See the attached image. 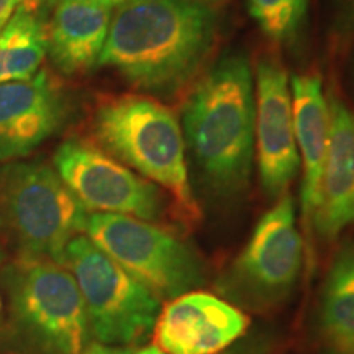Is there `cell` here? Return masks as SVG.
Listing matches in <instances>:
<instances>
[{
    "label": "cell",
    "instance_id": "1",
    "mask_svg": "<svg viewBox=\"0 0 354 354\" xmlns=\"http://www.w3.org/2000/svg\"><path fill=\"white\" fill-rule=\"evenodd\" d=\"M218 19L196 0H133L112 15L99 66L145 92L171 95L210 56Z\"/></svg>",
    "mask_w": 354,
    "mask_h": 354
},
{
    "label": "cell",
    "instance_id": "2",
    "mask_svg": "<svg viewBox=\"0 0 354 354\" xmlns=\"http://www.w3.org/2000/svg\"><path fill=\"white\" fill-rule=\"evenodd\" d=\"M183 125L207 184L220 196L241 192L256 151L254 77L245 55H225L203 74L185 100Z\"/></svg>",
    "mask_w": 354,
    "mask_h": 354
},
{
    "label": "cell",
    "instance_id": "3",
    "mask_svg": "<svg viewBox=\"0 0 354 354\" xmlns=\"http://www.w3.org/2000/svg\"><path fill=\"white\" fill-rule=\"evenodd\" d=\"M94 133L102 149L161 185L189 221L201 218L185 165V140L174 113L143 95L104 100L94 115Z\"/></svg>",
    "mask_w": 354,
    "mask_h": 354
},
{
    "label": "cell",
    "instance_id": "4",
    "mask_svg": "<svg viewBox=\"0 0 354 354\" xmlns=\"http://www.w3.org/2000/svg\"><path fill=\"white\" fill-rule=\"evenodd\" d=\"M10 328L32 354H79L91 336L76 279L63 264L19 258L0 272Z\"/></svg>",
    "mask_w": 354,
    "mask_h": 354
},
{
    "label": "cell",
    "instance_id": "5",
    "mask_svg": "<svg viewBox=\"0 0 354 354\" xmlns=\"http://www.w3.org/2000/svg\"><path fill=\"white\" fill-rule=\"evenodd\" d=\"M88 212L43 161H12L0 166V233L19 258L63 264L73 238L84 233Z\"/></svg>",
    "mask_w": 354,
    "mask_h": 354
},
{
    "label": "cell",
    "instance_id": "6",
    "mask_svg": "<svg viewBox=\"0 0 354 354\" xmlns=\"http://www.w3.org/2000/svg\"><path fill=\"white\" fill-rule=\"evenodd\" d=\"M63 266L76 279L88 328L97 342L130 346L151 335L161 312V300L87 236L79 234L69 241Z\"/></svg>",
    "mask_w": 354,
    "mask_h": 354
},
{
    "label": "cell",
    "instance_id": "7",
    "mask_svg": "<svg viewBox=\"0 0 354 354\" xmlns=\"http://www.w3.org/2000/svg\"><path fill=\"white\" fill-rule=\"evenodd\" d=\"M84 233L159 300L179 297L203 282L198 256L183 240L149 221L88 214Z\"/></svg>",
    "mask_w": 354,
    "mask_h": 354
},
{
    "label": "cell",
    "instance_id": "8",
    "mask_svg": "<svg viewBox=\"0 0 354 354\" xmlns=\"http://www.w3.org/2000/svg\"><path fill=\"white\" fill-rule=\"evenodd\" d=\"M304 264V241L289 192L279 197L256 223L250 241L233 261L225 290L250 307L286 299Z\"/></svg>",
    "mask_w": 354,
    "mask_h": 354
},
{
    "label": "cell",
    "instance_id": "9",
    "mask_svg": "<svg viewBox=\"0 0 354 354\" xmlns=\"http://www.w3.org/2000/svg\"><path fill=\"white\" fill-rule=\"evenodd\" d=\"M55 169L86 210L156 220L162 194L156 184L131 172L99 146L64 141L55 153Z\"/></svg>",
    "mask_w": 354,
    "mask_h": 354
},
{
    "label": "cell",
    "instance_id": "10",
    "mask_svg": "<svg viewBox=\"0 0 354 354\" xmlns=\"http://www.w3.org/2000/svg\"><path fill=\"white\" fill-rule=\"evenodd\" d=\"M254 97V146L259 179L266 196L277 201L287 194L297 176L300 156L289 76L276 57L263 56L256 64Z\"/></svg>",
    "mask_w": 354,
    "mask_h": 354
},
{
    "label": "cell",
    "instance_id": "11",
    "mask_svg": "<svg viewBox=\"0 0 354 354\" xmlns=\"http://www.w3.org/2000/svg\"><path fill=\"white\" fill-rule=\"evenodd\" d=\"M68 118L64 88L48 69L0 86V165L19 161L50 140Z\"/></svg>",
    "mask_w": 354,
    "mask_h": 354
},
{
    "label": "cell",
    "instance_id": "12",
    "mask_svg": "<svg viewBox=\"0 0 354 354\" xmlns=\"http://www.w3.org/2000/svg\"><path fill=\"white\" fill-rule=\"evenodd\" d=\"M250 318L205 292H187L161 307L154 342L166 354H218L246 333Z\"/></svg>",
    "mask_w": 354,
    "mask_h": 354
},
{
    "label": "cell",
    "instance_id": "13",
    "mask_svg": "<svg viewBox=\"0 0 354 354\" xmlns=\"http://www.w3.org/2000/svg\"><path fill=\"white\" fill-rule=\"evenodd\" d=\"M330 140L312 218L323 241H335L354 221V112L330 97Z\"/></svg>",
    "mask_w": 354,
    "mask_h": 354
},
{
    "label": "cell",
    "instance_id": "14",
    "mask_svg": "<svg viewBox=\"0 0 354 354\" xmlns=\"http://www.w3.org/2000/svg\"><path fill=\"white\" fill-rule=\"evenodd\" d=\"M46 13V56L63 74L86 73L99 63L112 8L86 0H41Z\"/></svg>",
    "mask_w": 354,
    "mask_h": 354
},
{
    "label": "cell",
    "instance_id": "15",
    "mask_svg": "<svg viewBox=\"0 0 354 354\" xmlns=\"http://www.w3.org/2000/svg\"><path fill=\"white\" fill-rule=\"evenodd\" d=\"M294 130L300 162L304 165V184L300 196L302 223L312 236V218L318 201L323 166L330 140V105L323 91L322 77L315 73L294 74L290 79Z\"/></svg>",
    "mask_w": 354,
    "mask_h": 354
},
{
    "label": "cell",
    "instance_id": "16",
    "mask_svg": "<svg viewBox=\"0 0 354 354\" xmlns=\"http://www.w3.org/2000/svg\"><path fill=\"white\" fill-rule=\"evenodd\" d=\"M46 51V7L26 0L0 32V86L33 77Z\"/></svg>",
    "mask_w": 354,
    "mask_h": 354
},
{
    "label": "cell",
    "instance_id": "17",
    "mask_svg": "<svg viewBox=\"0 0 354 354\" xmlns=\"http://www.w3.org/2000/svg\"><path fill=\"white\" fill-rule=\"evenodd\" d=\"M320 328L336 354H354V241L342 248L323 286Z\"/></svg>",
    "mask_w": 354,
    "mask_h": 354
},
{
    "label": "cell",
    "instance_id": "18",
    "mask_svg": "<svg viewBox=\"0 0 354 354\" xmlns=\"http://www.w3.org/2000/svg\"><path fill=\"white\" fill-rule=\"evenodd\" d=\"M248 12L266 37L276 43H290L299 37L310 0H246Z\"/></svg>",
    "mask_w": 354,
    "mask_h": 354
},
{
    "label": "cell",
    "instance_id": "19",
    "mask_svg": "<svg viewBox=\"0 0 354 354\" xmlns=\"http://www.w3.org/2000/svg\"><path fill=\"white\" fill-rule=\"evenodd\" d=\"M24 2H26V0H0V32L10 21L13 13Z\"/></svg>",
    "mask_w": 354,
    "mask_h": 354
},
{
    "label": "cell",
    "instance_id": "20",
    "mask_svg": "<svg viewBox=\"0 0 354 354\" xmlns=\"http://www.w3.org/2000/svg\"><path fill=\"white\" fill-rule=\"evenodd\" d=\"M79 354H131V351L128 348H122V346H109V344H92L84 349L82 353Z\"/></svg>",
    "mask_w": 354,
    "mask_h": 354
},
{
    "label": "cell",
    "instance_id": "21",
    "mask_svg": "<svg viewBox=\"0 0 354 354\" xmlns=\"http://www.w3.org/2000/svg\"><path fill=\"white\" fill-rule=\"evenodd\" d=\"M344 26H354V0H339Z\"/></svg>",
    "mask_w": 354,
    "mask_h": 354
},
{
    "label": "cell",
    "instance_id": "22",
    "mask_svg": "<svg viewBox=\"0 0 354 354\" xmlns=\"http://www.w3.org/2000/svg\"><path fill=\"white\" fill-rule=\"evenodd\" d=\"M86 2H91V3H97V6H102V7H107V8H118L122 6H125L128 2H133V0H86Z\"/></svg>",
    "mask_w": 354,
    "mask_h": 354
},
{
    "label": "cell",
    "instance_id": "23",
    "mask_svg": "<svg viewBox=\"0 0 354 354\" xmlns=\"http://www.w3.org/2000/svg\"><path fill=\"white\" fill-rule=\"evenodd\" d=\"M135 354H166V353L161 351L158 346H146V348L138 349Z\"/></svg>",
    "mask_w": 354,
    "mask_h": 354
},
{
    "label": "cell",
    "instance_id": "24",
    "mask_svg": "<svg viewBox=\"0 0 354 354\" xmlns=\"http://www.w3.org/2000/svg\"><path fill=\"white\" fill-rule=\"evenodd\" d=\"M196 2H201V3H205V6L214 7V3H218V2H221V0H196Z\"/></svg>",
    "mask_w": 354,
    "mask_h": 354
},
{
    "label": "cell",
    "instance_id": "25",
    "mask_svg": "<svg viewBox=\"0 0 354 354\" xmlns=\"http://www.w3.org/2000/svg\"><path fill=\"white\" fill-rule=\"evenodd\" d=\"M3 258H6V254H3V251H2V250H0V268H2ZM0 312H2V299H0Z\"/></svg>",
    "mask_w": 354,
    "mask_h": 354
}]
</instances>
